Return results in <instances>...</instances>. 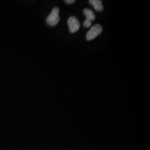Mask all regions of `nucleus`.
Instances as JSON below:
<instances>
[{"mask_svg": "<svg viewBox=\"0 0 150 150\" xmlns=\"http://www.w3.org/2000/svg\"><path fill=\"white\" fill-rule=\"evenodd\" d=\"M59 9L57 7H54L51 13L46 18V22L50 26H54L59 22L60 17L59 15Z\"/></svg>", "mask_w": 150, "mask_h": 150, "instance_id": "nucleus-1", "label": "nucleus"}, {"mask_svg": "<svg viewBox=\"0 0 150 150\" xmlns=\"http://www.w3.org/2000/svg\"><path fill=\"white\" fill-rule=\"evenodd\" d=\"M102 27L99 24L95 25L91 28L90 30L87 32L86 35V39L88 41H91L97 37L102 32Z\"/></svg>", "mask_w": 150, "mask_h": 150, "instance_id": "nucleus-2", "label": "nucleus"}, {"mask_svg": "<svg viewBox=\"0 0 150 150\" xmlns=\"http://www.w3.org/2000/svg\"><path fill=\"white\" fill-rule=\"evenodd\" d=\"M68 25L71 33L76 32L80 29V23L79 20L75 16H71L68 20Z\"/></svg>", "mask_w": 150, "mask_h": 150, "instance_id": "nucleus-3", "label": "nucleus"}, {"mask_svg": "<svg viewBox=\"0 0 150 150\" xmlns=\"http://www.w3.org/2000/svg\"><path fill=\"white\" fill-rule=\"evenodd\" d=\"M89 3L93 6L95 10L97 11H102L104 9L102 1L101 0H90L89 1Z\"/></svg>", "mask_w": 150, "mask_h": 150, "instance_id": "nucleus-4", "label": "nucleus"}, {"mask_svg": "<svg viewBox=\"0 0 150 150\" xmlns=\"http://www.w3.org/2000/svg\"><path fill=\"white\" fill-rule=\"evenodd\" d=\"M83 14L86 16V19L90 21H94L95 20L96 16L95 14L93 11L89 8H85L83 10Z\"/></svg>", "mask_w": 150, "mask_h": 150, "instance_id": "nucleus-5", "label": "nucleus"}, {"mask_svg": "<svg viewBox=\"0 0 150 150\" xmlns=\"http://www.w3.org/2000/svg\"><path fill=\"white\" fill-rule=\"evenodd\" d=\"M92 24V22L89 20L86 19V20L83 22V26L86 28H88L90 27Z\"/></svg>", "mask_w": 150, "mask_h": 150, "instance_id": "nucleus-6", "label": "nucleus"}, {"mask_svg": "<svg viewBox=\"0 0 150 150\" xmlns=\"http://www.w3.org/2000/svg\"><path fill=\"white\" fill-rule=\"evenodd\" d=\"M65 2H66L68 4H72L75 2V0H66L64 1Z\"/></svg>", "mask_w": 150, "mask_h": 150, "instance_id": "nucleus-7", "label": "nucleus"}]
</instances>
